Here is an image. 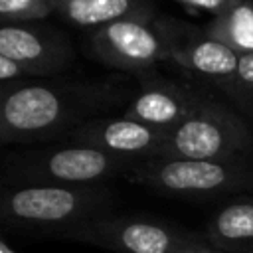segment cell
Returning <instances> with one entry per match:
<instances>
[{
    "mask_svg": "<svg viewBox=\"0 0 253 253\" xmlns=\"http://www.w3.org/2000/svg\"><path fill=\"white\" fill-rule=\"evenodd\" d=\"M202 30L237 53H253V0L237 2L213 16Z\"/></svg>",
    "mask_w": 253,
    "mask_h": 253,
    "instance_id": "obj_14",
    "label": "cell"
},
{
    "mask_svg": "<svg viewBox=\"0 0 253 253\" xmlns=\"http://www.w3.org/2000/svg\"><path fill=\"white\" fill-rule=\"evenodd\" d=\"M164 158L233 160L253 156V126L235 109L206 97L178 126L168 130Z\"/></svg>",
    "mask_w": 253,
    "mask_h": 253,
    "instance_id": "obj_5",
    "label": "cell"
},
{
    "mask_svg": "<svg viewBox=\"0 0 253 253\" xmlns=\"http://www.w3.org/2000/svg\"><path fill=\"white\" fill-rule=\"evenodd\" d=\"M172 20L168 18H123L87 36L89 53L103 65L144 77L156 71L160 61L170 59Z\"/></svg>",
    "mask_w": 253,
    "mask_h": 253,
    "instance_id": "obj_6",
    "label": "cell"
},
{
    "mask_svg": "<svg viewBox=\"0 0 253 253\" xmlns=\"http://www.w3.org/2000/svg\"><path fill=\"white\" fill-rule=\"evenodd\" d=\"M215 89L223 87H253V53H241L239 65L231 79L219 81L213 85Z\"/></svg>",
    "mask_w": 253,
    "mask_h": 253,
    "instance_id": "obj_16",
    "label": "cell"
},
{
    "mask_svg": "<svg viewBox=\"0 0 253 253\" xmlns=\"http://www.w3.org/2000/svg\"><path fill=\"white\" fill-rule=\"evenodd\" d=\"M217 91L225 95L245 119L253 121V87H223Z\"/></svg>",
    "mask_w": 253,
    "mask_h": 253,
    "instance_id": "obj_17",
    "label": "cell"
},
{
    "mask_svg": "<svg viewBox=\"0 0 253 253\" xmlns=\"http://www.w3.org/2000/svg\"><path fill=\"white\" fill-rule=\"evenodd\" d=\"M206 239L223 253H253V198L219 208L206 229Z\"/></svg>",
    "mask_w": 253,
    "mask_h": 253,
    "instance_id": "obj_13",
    "label": "cell"
},
{
    "mask_svg": "<svg viewBox=\"0 0 253 253\" xmlns=\"http://www.w3.org/2000/svg\"><path fill=\"white\" fill-rule=\"evenodd\" d=\"M134 95L123 81L45 77L0 87V140L6 146L61 142L103 111L126 107Z\"/></svg>",
    "mask_w": 253,
    "mask_h": 253,
    "instance_id": "obj_1",
    "label": "cell"
},
{
    "mask_svg": "<svg viewBox=\"0 0 253 253\" xmlns=\"http://www.w3.org/2000/svg\"><path fill=\"white\" fill-rule=\"evenodd\" d=\"M115 194L97 186H10L0 190V223L18 231L61 237L113 213Z\"/></svg>",
    "mask_w": 253,
    "mask_h": 253,
    "instance_id": "obj_2",
    "label": "cell"
},
{
    "mask_svg": "<svg viewBox=\"0 0 253 253\" xmlns=\"http://www.w3.org/2000/svg\"><path fill=\"white\" fill-rule=\"evenodd\" d=\"M140 162L91 146L53 142L8 150L2 158V188L10 186H97L128 176Z\"/></svg>",
    "mask_w": 253,
    "mask_h": 253,
    "instance_id": "obj_3",
    "label": "cell"
},
{
    "mask_svg": "<svg viewBox=\"0 0 253 253\" xmlns=\"http://www.w3.org/2000/svg\"><path fill=\"white\" fill-rule=\"evenodd\" d=\"M172 2H178V4H184L188 8L204 10V12H210V14L217 16V14L229 10L231 6H235L241 0H172Z\"/></svg>",
    "mask_w": 253,
    "mask_h": 253,
    "instance_id": "obj_18",
    "label": "cell"
},
{
    "mask_svg": "<svg viewBox=\"0 0 253 253\" xmlns=\"http://www.w3.org/2000/svg\"><path fill=\"white\" fill-rule=\"evenodd\" d=\"M156 194L184 200H208L253 192V156L233 160H188L154 156L128 176Z\"/></svg>",
    "mask_w": 253,
    "mask_h": 253,
    "instance_id": "obj_4",
    "label": "cell"
},
{
    "mask_svg": "<svg viewBox=\"0 0 253 253\" xmlns=\"http://www.w3.org/2000/svg\"><path fill=\"white\" fill-rule=\"evenodd\" d=\"M182 253H223V251H219V249L211 247L210 243H202V245L192 247V249H186V251H182Z\"/></svg>",
    "mask_w": 253,
    "mask_h": 253,
    "instance_id": "obj_19",
    "label": "cell"
},
{
    "mask_svg": "<svg viewBox=\"0 0 253 253\" xmlns=\"http://www.w3.org/2000/svg\"><path fill=\"white\" fill-rule=\"evenodd\" d=\"M140 91L125 107L123 115L160 130H172L184 123L208 97L202 91L160 77L156 71L138 77Z\"/></svg>",
    "mask_w": 253,
    "mask_h": 253,
    "instance_id": "obj_10",
    "label": "cell"
},
{
    "mask_svg": "<svg viewBox=\"0 0 253 253\" xmlns=\"http://www.w3.org/2000/svg\"><path fill=\"white\" fill-rule=\"evenodd\" d=\"M49 16H53L49 0H0L2 24L42 22Z\"/></svg>",
    "mask_w": 253,
    "mask_h": 253,
    "instance_id": "obj_15",
    "label": "cell"
},
{
    "mask_svg": "<svg viewBox=\"0 0 253 253\" xmlns=\"http://www.w3.org/2000/svg\"><path fill=\"white\" fill-rule=\"evenodd\" d=\"M53 14L77 28H101L123 18H156L154 0H49Z\"/></svg>",
    "mask_w": 253,
    "mask_h": 253,
    "instance_id": "obj_12",
    "label": "cell"
},
{
    "mask_svg": "<svg viewBox=\"0 0 253 253\" xmlns=\"http://www.w3.org/2000/svg\"><path fill=\"white\" fill-rule=\"evenodd\" d=\"M241 53L210 38L204 30L172 22V45L168 61H174L178 67H184L215 85L233 77Z\"/></svg>",
    "mask_w": 253,
    "mask_h": 253,
    "instance_id": "obj_11",
    "label": "cell"
},
{
    "mask_svg": "<svg viewBox=\"0 0 253 253\" xmlns=\"http://www.w3.org/2000/svg\"><path fill=\"white\" fill-rule=\"evenodd\" d=\"M59 239L95 245L115 253H182L208 243L206 233H194L150 215H117L93 219Z\"/></svg>",
    "mask_w": 253,
    "mask_h": 253,
    "instance_id": "obj_7",
    "label": "cell"
},
{
    "mask_svg": "<svg viewBox=\"0 0 253 253\" xmlns=\"http://www.w3.org/2000/svg\"><path fill=\"white\" fill-rule=\"evenodd\" d=\"M166 130L148 126L144 123L121 115L91 119L71 130L61 142L91 146L115 156L142 162L160 156L166 142Z\"/></svg>",
    "mask_w": 253,
    "mask_h": 253,
    "instance_id": "obj_9",
    "label": "cell"
},
{
    "mask_svg": "<svg viewBox=\"0 0 253 253\" xmlns=\"http://www.w3.org/2000/svg\"><path fill=\"white\" fill-rule=\"evenodd\" d=\"M0 55L16 61L30 81L65 71L73 63L75 51L69 38L59 30L26 22L0 26Z\"/></svg>",
    "mask_w": 253,
    "mask_h": 253,
    "instance_id": "obj_8",
    "label": "cell"
},
{
    "mask_svg": "<svg viewBox=\"0 0 253 253\" xmlns=\"http://www.w3.org/2000/svg\"><path fill=\"white\" fill-rule=\"evenodd\" d=\"M0 253H18L16 249L10 247V243L6 239H0Z\"/></svg>",
    "mask_w": 253,
    "mask_h": 253,
    "instance_id": "obj_20",
    "label": "cell"
}]
</instances>
